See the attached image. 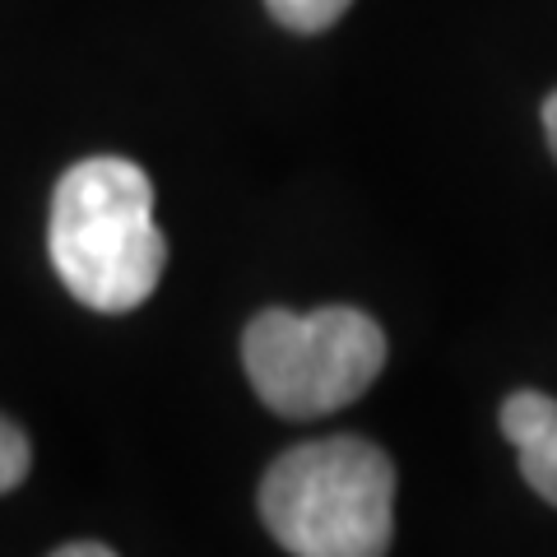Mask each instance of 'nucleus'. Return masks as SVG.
Masks as SVG:
<instances>
[{"instance_id": "1", "label": "nucleus", "mask_w": 557, "mask_h": 557, "mask_svg": "<svg viewBox=\"0 0 557 557\" xmlns=\"http://www.w3.org/2000/svg\"><path fill=\"white\" fill-rule=\"evenodd\" d=\"M51 270L70 298L121 317L159 288L168 237L153 223V186L131 159H84L57 182L47 223Z\"/></svg>"}, {"instance_id": "2", "label": "nucleus", "mask_w": 557, "mask_h": 557, "mask_svg": "<svg viewBox=\"0 0 557 557\" xmlns=\"http://www.w3.org/2000/svg\"><path fill=\"white\" fill-rule=\"evenodd\" d=\"M260 520L298 557H381L395 539V465L362 437L302 442L260 479Z\"/></svg>"}, {"instance_id": "3", "label": "nucleus", "mask_w": 557, "mask_h": 557, "mask_svg": "<svg viewBox=\"0 0 557 557\" xmlns=\"http://www.w3.org/2000/svg\"><path fill=\"white\" fill-rule=\"evenodd\" d=\"M242 368L256 395L284 418H321L372 386L386 368V330L358 307H270L242 335Z\"/></svg>"}, {"instance_id": "4", "label": "nucleus", "mask_w": 557, "mask_h": 557, "mask_svg": "<svg viewBox=\"0 0 557 557\" xmlns=\"http://www.w3.org/2000/svg\"><path fill=\"white\" fill-rule=\"evenodd\" d=\"M502 437L516 446L520 474L557 507V399L544 391H516L502 399Z\"/></svg>"}, {"instance_id": "5", "label": "nucleus", "mask_w": 557, "mask_h": 557, "mask_svg": "<svg viewBox=\"0 0 557 557\" xmlns=\"http://www.w3.org/2000/svg\"><path fill=\"white\" fill-rule=\"evenodd\" d=\"M354 0H265V10L293 33H321L339 20Z\"/></svg>"}, {"instance_id": "6", "label": "nucleus", "mask_w": 557, "mask_h": 557, "mask_svg": "<svg viewBox=\"0 0 557 557\" xmlns=\"http://www.w3.org/2000/svg\"><path fill=\"white\" fill-rule=\"evenodd\" d=\"M28 460H33V450H28L24 428L0 413V493H14L28 479Z\"/></svg>"}, {"instance_id": "7", "label": "nucleus", "mask_w": 557, "mask_h": 557, "mask_svg": "<svg viewBox=\"0 0 557 557\" xmlns=\"http://www.w3.org/2000/svg\"><path fill=\"white\" fill-rule=\"evenodd\" d=\"M57 557H112V548L108 544H65V548H57Z\"/></svg>"}, {"instance_id": "8", "label": "nucleus", "mask_w": 557, "mask_h": 557, "mask_svg": "<svg viewBox=\"0 0 557 557\" xmlns=\"http://www.w3.org/2000/svg\"><path fill=\"white\" fill-rule=\"evenodd\" d=\"M544 135H548V149L557 153V94H548L544 102Z\"/></svg>"}]
</instances>
